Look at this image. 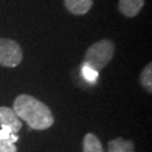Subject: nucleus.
<instances>
[{
    "label": "nucleus",
    "instance_id": "2",
    "mask_svg": "<svg viewBox=\"0 0 152 152\" xmlns=\"http://www.w3.org/2000/svg\"><path fill=\"white\" fill-rule=\"evenodd\" d=\"M114 43L109 39L98 41L87 50L83 63L99 72L112 61L114 56Z\"/></svg>",
    "mask_w": 152,
    "mask_h": 152
},
{
    "label": "nucleus",
    "instance_id": "10",
    "mask_svg": "<svg viewBox=\"0 0 152 152\" xmlns=\"http://www.w3.org/2000/svg\"><path fill=\"white\" fill-rule=\"evenodd\" d=\"M0 139L2 140H8V141L12 142V143H16L18 141V135L16 133H14L12 130L8 126H1V130H0Z\"/></svg>",
    "mask_w": 152,
    "mask_h": 152
},
{
    "label": "nucleus",
    "instance_id": "8",
    "mask_svg": "<svg viewBox=\"0 0 152 152\" xmlns=\"http://www.w3.org/2000/svg\"><path fill=\"white\" fill-rule=\"evenodd\" d=\"M83 152H104L103 145L97 136L88 133L83 137Z\"/></svg>",
    "mask_w": 152,
    "mask_h": 152
},
{
    "label": "nucleus",
    "instance_id": "6",
    "mask_svg": "<svg viewBox=\"0 0 152 152\" xmlns=\"http://www.w3.org/2000/svg\"><path fill=\"white\" fill-rule=\"evenodd\" d=\"M64 5L73 15H85L90 10L92 0H64Z\"/></svg>",
    "mask_w": 152,
    "mask_h": 152
},
{
    "label": "nucleus",
    "instance_id": "12",
    "mask_svg": "<svg viewBox=\"0 0 152 152\" xmlns=\"http://www.w3.org/2000/svg\"><path fill=\"white\" fill-rule=\"evenodd\" d=\"M0 152H17V148L15 143L0 139Z\"/></svg>",
    "mask_w": 152,
    "mask_h": 152
},
{
    "label": "nucleus",
    "instance_id": "1",
    "mask_svg": "<svg viewBox=\"0 0 152 152\" xmlns=\"http://www.w3.org/2000/svg\"><path fill=\"white\" fill-rule=\"evenodd\" d=\"M12 109L19 120L25 121L33 130H46L54 123L49 107L29 95H19L14 102Z\"/></svg>",
    "mask_w": 152,
    "mask_h": 152
},
{
    "label": "nucleus",
    "instance_id": "11",
    "mask_svg": "<svg viewBox=\"0 0 152 152\" xmlns=\"http://www.w3.org/2000/svg\"><path fill=\"white\" fill-rule=\"evenodd\" d=\"M82 76H83V78H85L88 82L95 83L98 78V72L94 70L92 68H90V66H88V65H86L83 63V66H82Z\"/></svg>",
    "mask_w": 152,
    "mask_h": 152
},
{
    "label": "nucleus",
    "instance_id": "3",
    "mask_svg": "<svg viewBox=\"0 0 152 152\" xmlns=\"http://www.w3.org/2000/svg\"><path fill=\"white\" fill-rule=\"evenodd\" d=\"M23 60L20 46L12 39L0 38V65L15 68Z\"/></svg>",
    "mask_w": 152,
    "mask_h": 152
},
{
    "label": "nucleus",
    "instance_id": "9",
    "mask_svg": "<svg viewBox=\"0 0 152 152\" xmlns=\"http://www.w3.org/2000/svg\"><path fill=\"white\" fill-rule=\"evenodd\" d=\"M142 86L147 89L149 92L152 91V66L151 63H149L148 65H145V68L143 69L140 77Z\"/></svg>",
    "mask_w": 152,
    "mask_h": 152
},
{
    "label": "nucleus",
    "instance_id": "7",
    "mask_svg": "<svg viewBox=\"0 0 152 152\" xmlns=\"http://www.w3.org/2000/svg\"><path fill=\"white\" fill-rule=\"evenodd\" d=\"M108 152H135L134 144L132 141H127L122 137L109 141Z\"/></svg>",
    "mask_w": 152,
    "mask_h": 152
},
{
    "label": "nucleus",
    "instance_id": "5",
    "mask_svg": "<svg viewBox=\"0 0 152 152\" xmlns=\"http://www.w3.org/2000/svg\"><path fill=\"white\" fill-rule=\"evenodd\" d=\"M144 6V0H120L121 12L126 17H135L142 7Z\"/></svg>",
    "mask_w": 152,
    "mask_h": 152
},
{
    "label": "nucleus",
    "instance_id": "4",
    "mask_svg": "<svg viewBox=\"0 0 152 152\" xmlns=\"http://www.w3.org/2000/svg\"><path fill=\"white\" fill-rule=\"evenodd\" d=\"M0 125L10 127L14 133H18L22 129V121L17 116L15 110L9 107H0Z\"/></svg>",
    "mask_w": 152,
    "mask_h": 152
}]
</instances>
